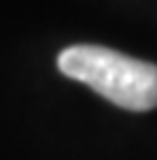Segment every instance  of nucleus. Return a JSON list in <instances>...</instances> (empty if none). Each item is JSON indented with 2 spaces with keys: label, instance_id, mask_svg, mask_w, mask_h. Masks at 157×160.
Masks as SVG:
<instances>
[{
  "label": "nucleus",
  "instance_id": "nucleus-1",
  "mask_svg": "<svg viewBox=\"0 0 157 160\" xmlns=\"http://www.w3.org/2000/svg\"><path fill=\"white\" fill-rule=\"evenodd\" d=\"M59 71L89 85L127 111L157 106V66L101 45H73L59 54Z\"/></svg>",
  "mask_w": 157,
  "mask_h": 160
}]
</instances>
